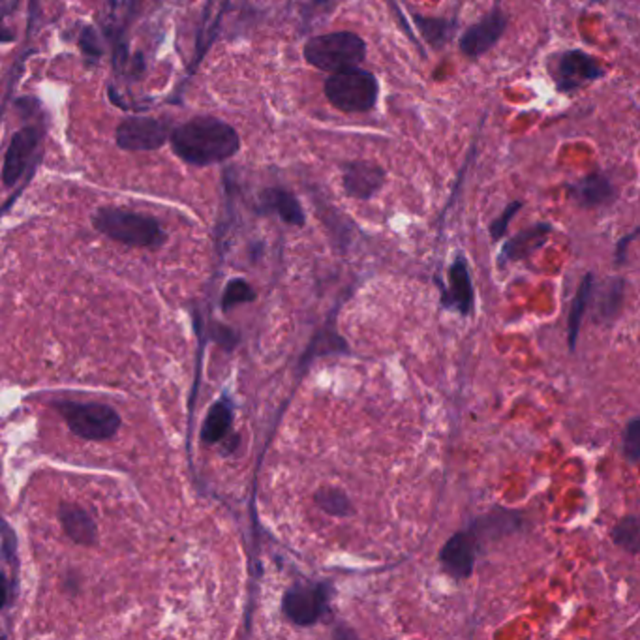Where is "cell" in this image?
I'll return each mask as SVG.
<instances>
[{
	"label": "cell",
	"instance_id": "obj_1",
	"mask_svg": "<svg viewBox=\"0 0 640 640\" xmlns=\"http://www.w3.org/2000/svg\"><path fill=\"white\" fill-rule=\"evenodd\" d=\"M169 145L183 162L205 167L234 158L241 138L232 124L216 117H196L171 130Z\"/></svg>",
	"mask_w": 640,
	"mask_h": 640
},
{
	"label": "cell",
	"instance_id": "obj_2",
	"mask_svg": "<svg viewBox=\"0 0 640 640\" xmlns=\"http://www.w3.org/2000/svg\"><path fill=\"white\" fill-rule=\"evenodd\" d=\"M368 53L367 42L351 31H332L306 40L302 57L310 66L335 73L359 66Z\"/></svg>",
	"mask_w": 640,
	"mask_h": 640
},
{
	"label": "cell",
	"instance_id": "obj_3",
	"mask_svg": "<svg viewBox=\"0 0 640 640\" xmlns=\"http://www.w3.org/2000/svg\"><path fill=\"white\" fill-rule=\"evenodd\" d=\"M92 224L100 234L126 246L157 248L166 243V234L158 220L147 215L104 207L96 211Z\"/></svg>",
	"mask_w": 640,
	"mask_h": 640
},
{
	"label": "cell",
	"instance_id": "obj_4",
	"mask_svg": "<svg viewBox=\"0 0 640 640\" xmlns=\"http://www.w3.org/2000/svg\"><path fill=\"white\" fill-rule=\"evenodd\" d=\"M329 104L344 113H368L379 100L376 75L359 66L330 73L323 83Z\"/></svg>",
	"mask_w": 640,
	"mask_h": 640
},
{
	"label": "cell",
	"instance_id": "obj_5",
	"mask_svg": "<svg viewBox=\"0 0 640 640\" xmlns=\"http://www.w3.org/2000/svg\"><path fill=\"white\" fill-rule=\"evenodd\" d=\"M62 419L73 434L83 440L104 442L113 438L120 428V416L108 404H57Z\"/></svg>",
	"mask_w": 640,
	"mask_h": 640
},
{
	"label": "cell",
	"instance_id": "obj_6",
	"mask_svg": "<svg viewBox=\"0 0 640 640\" xmlns=\"http://www.w3.org/2000/svg\"><path fill=\"white\" fill-rule=\"evenodd\" d=\"M552 80L559 92H575L601 80L605 66L594 55L582 49H566L552 59Z\"/></svg>",
	"mask_w": 640,
	"mask_h": 640
},
{
	"label": "cell",
	"instance_id": "obj_7",
	"mask_svg": "<svg viewBox=\"0 0 640 640\" xmlns=\"http://www.w3.org/2000/svg\"><path fill=\"white\" fill-rule=\"evenodd\" d=\"M167 122L152 117H128L117 126V145L128 152H150L169 141Z\"/></svg>",
	"mask_w": 640,
	"mask_h": 640
},
{
	"label": "cell",
	"instance_id": "obj_8",
	"mask_svg": "<svg viewBox=\"0 0 640 640\" xmlns=\"http://www.w3.org/2000/svg\"><path fill=\"white\" fill-rule=\"evenodd\" d=\"M327 584H295L282 599V610L295 626H314L327 610Z\"/></svg>",
	"mask_w": 640,
	"mask_h": 640
},
{
	"label": "cell",
	"instance_id": "obj_9",
	"mask_svg": "<svg viewBox=\"0 0 640 640\" xmlns=\"http://www.w3.org/2000/svg\"><path fill=\"white\" fill-rule=\"evenodd\" d=\"M507 31V17L500 10L486 14L481 21L468 27L460 36L458 47L468 59H479L503 38Z\"/></svg>",
	"mask_w": 640,
	"mask_h": 640
},
{
	"label": "cell",
	"instance_id": "obj_10",
	"mask_svg": "<svg viewBox=\"0 0 640 640\" xmlns=\"http://www.w3.org/2000/svg\"><path fill=\"white\" fill-rule=\"evenodd\" d=\"M387 171L376 162L353 160L342 166V188L353 199H372L386 186Z\"/></svg>",
	"mask_w": 640,
	"mask_h": 640
},
{
	"label": "cell",
	"instance_id": "obj_11",
	"mask_svg": "<svg viewBox=\"0 0 640 640\" xmlns=\"http://www.w3.org/2000/svg\"><path fill=\"white\" fill-rule=\"evenodd\" d=\"M36 145H38V130L34 126H27L14 134L5 155V166H3V181L6 186H14L24 173V169L29 167Z\"/></svg>",
	"mask_w": 640,
	"mask_h": 640
},
{
	"label": "cell",
	"instance_id": "obj_12",
	"mask_svg": "<svg viewBox=\"0 0 640 640\" xmlns=\"http://www.w3.org/2000/svg\"><path fill=\"white\" fill-rule=\"evenodd\" d=\"M475 549H477L475 531L454 533L445 543L440 554L444 569L456 578L470 577L475 566Z\"/></svg>",
	"mask_w": 640,
	"mask_h": 640
},
{
	"label": "cell",
	"instance_id": "obj_13",
	"mask_svg": "<svg viewBox=\"0 0 640 640\" xmlns=\"http://www.w3.org/2000/svg\"><path fill=\"white\" fill-rule=\"evenodd\" d=\"M569 197L584 209H596L616 199V188L603 173H590L568 186Z\"/></svg>",
	"mask_w": 640,
	"mask_h": 640
},
{
	"label": "cell",
	"instance_id": "obj_14",
	"mask_svg": "<svg viewBox=\"0 0 640 640\" xmlns=\"http://www.w3.org/2000/svg\"><path fill=\"white\" fill-rule=\"evenodd\" d=\"M59 521L64 533L70 537L73 543L92 547L98 540V530L92 517L87 511L75 503H61L59 507Z\"/></svg>",
	"mask_w": 640,
	"mask_h": 640
},
{
	"label": "cell",
	"instance_id": "obj_15",
	"mask_svg": "<svg viewBox=\"0 0 640 640\" xmlns=\"http://www.w3.org/2000/svg\"><path fill=\"white\" fill-rule=\"evenodd\" d=\"M262 201V211L263 213H274L278 215L286 224L291 225H304L306 215L301 201L297 199L295 194L288 192L286 188H265L260 196Z\"/></svg>",
	"mask_w": 640,
	"mask_h": 640
},
{
	"label": "cell",
	"instance_id": "obj_16",
	"mask_svg": "<svg viewBox=\"0 0 640 640\" xmlns=\"http://www.w3.org/2000/svg\"><path fill=\"white\" fill-rule=\"evenodd\" d=\"M449 286L451 295H447L445 304L454 306L460 314H470L473 309V286L468 272V263L463 255H458L449 271Z\"/></svg>",
	"mask_w": 640,
	"mask_h": 640
},
{
	"label": "cell",
	"instance_id": "obj_17",
	"mask_svg": "<svg viewBox=\"0 0 640 640\" xmlns=\"http://www.w3.org/2000/svg\"><path fill=\"white\" fill-rule=\"evenodd\" d=\"M550 232H552V225L540 224L515 235L513 239H509L501 250V262H517L526 258L528 253H531L535 248H540L547 241Z\"/></svg>",
	"mask_w": 640,
	"mask_h": 640
},
{
	"label": "cell",
	"instance_id": "obj_18",
	"mask_svg": "<svg viewBox=\"0 0 640 640\" xmlns=\"http://www.w3.org/2000/svg\"><path fill=\"white\" fill-rule=\"evenodd\" d=\"M232 421H234V412H232V406H229L227 402H216L211 409H209V416L207 419H205L203 423V430H201V440L203 444H216L220 442L229 426H232Z\"/></svg>",
	"mask_w": 640,
	"mask_h": 640
},
{
	"label": "cell",
	"instance_id": "obj_19",
	"mask_svg": "<svg viewBox=\"0 0 640 640\" xmlns=\"http://www.w3.org/2000/svg\"><path fill=\"white\" fill-rule=\"evenodd\" d=\"M414 23L417 24L421 36L436 49L445 45L454 33V21H449L444 17H423V15L416 14Z\"/></svg>",
	"mask_w": 640,
	"mask_h": 640
},
{
	"label": "cell",
	"instance_id": "obj_20",
	"mask_svg": "<svg viewBox=\"0 0 640 640\" xmlns=\"http://www.w3.org/2000/svg\"><path fill=\"white\" fill-rule=\"evenodd\" d=\"M592 284H594V280H592L590 274H587V276L582 280V284H580L578 293H577L575 302H573L571 316H569V344H571V348H575V344H577L580 321H582L584 310H586V306H587V299H590Z\"/></svg>",
	"mask_w": 640,
	"mask_h": 640
},
{
	"label": "cell",
	"instance_id": "obj_21",
	"mask_svg": "<svg viewBox=\"0 0 640 640\" xmlns=\"http://www.w3.org/2000/svg\"><path fill=\"white\" fill-rule=\"evenodd\" d=\"M612 540L624 550L636 554L640 549V537H638V521L635 515L622 519L616 528L612 530Z\"/></svg>",
	"mask_w": 640,
	"mask_h": 640
},
{
	"label": "cell",
	"instance_id": "obj_22",
	"mask_svg": "<svg viewBox=\"0 0 640 640\" xmlns=\"http://www.w3.org/2000/svg\"><path fill=\"white\" fill-rule=\"evenodd\" d=\"M316 503L332 517H348L351 515L349 500L340 491H321L316 494Z\"/></svg>",
	"mask_w": 640,
	"mask_h": 640
},
{
	"label": "cell",
	"instance_id": "obj_23",
	"mask_svg": "<svg viewBox=\"0 0 640 640\" xmlns=\"http://www.w3.org/2000/svg\"><path fill=\"white\" fill-rule=\"evenodd\" d=\"M253 299H255V293L248 282L243 278H235L225 286V291L222 297V309L232 310L234 306H237L241 302H250Z\"/></svg>",
	"mask_w": 640,
	"mask_h": 640
},
{
	"label": "cell",
	"instance_id": "obj_24",
	"mask_svg": "<svg viewBox=\"0 0 640 640\" xmlns=\"http://www.w3.org/2000/svg\"><path fill=\"white\" fill-rule=\"evenodd\" d=\"M624 453L629 458V463H638L640 458V421L633 419L626 426L624 434Z\"/></svg>",
	"mask_w": 640,
	"mask_h": 640
},
{
	"label": "cell",
	"instance_id": "obj_25",
	"mask_svg": "<svg viewBox=\"0 0 640 640\" xmlns=\"http://www.w3.org/2000/svg\"><path fill=\"white\" fill-rule=\"evenodd\" d=\"M521 209H522V201H513L511 205H507V209L489 225V232L494 241H500L505 235L511 218H513Z\"/></svg>",
	"mask_w": 640,
	"mask_h": 640
},
{
	"label": "cell",
	"instance_id": "obj_26",
	"mask_svg": "<svg viewBox=\"0 0 640 640\" xmlns=\"http://www.w3.org/2000/svg\"><path fill=\"white\" fill-rule=\"evenodd\" d=\"M622 282L618 280V284H616V290L612 291V286H610V291H605L603 293V301L599 304V312H603L607 318H612L614 314L618 312L620 309V304H622Z\"/></svg>",
	"mask_w": 640,
	"mask_h": 640
},
{
	"label": "cell",
	"instance_id": "obj_27",
	"mask_svg": "<svg viewBox=\"0 0 640 640\" xmlns=\"http://www.w3.org/2000/svg\"><path fill=\"white\" fill-rule=\"evenodd\" d=\"M80 45L83 47L85 53L89 55H94V57H100L101 55V47L100 43L96 42V31L94 29H85L80 36Z\"/></svg>",
	"mask_w": 640,
	"mask_h": 640
},
{
	"label": "cell",
	"instance_id": "obj_28",
	"mask_svg": "<svg viewBox=\"0 0 640 640\" xmlns=\"http://www.w3.org/2000/svg\"><path fill=\"white\" fill-rule=\"evenodd\" d=\"M6 596H8L6 594V580L3 575H0V608L6 605Z\"/></svg>",
	"mask_w": 640,
	"mask_h": 640
}]
</instances>
